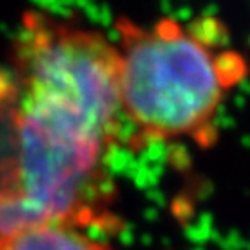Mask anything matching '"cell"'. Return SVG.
Returning a JSON list of instances; mask_svg holds the SVG:
<instances>
[{
	"label": "cell",
	"mask_w": 250,
	"mask_h": 250,
	"mask_svg": "<svg viewBox=\"0 0 250 250\" xmlns=\"http://www.w3.org/2000/svg\"><path fill=\"white\" fill-rule=\"evenodd\" d=\"M120 54L99 30L24 12L0 70V242L40 224L111 226L104 155L117 139Z\"/></svg>",
	"instance_id": "cell-1"
},
{
	"label": "cell",
	"mask_w": 250,
	"mask_h": 250,
	"mask_svg": "<svg viewBox=\"0 0 250 250\" xmlns=\"http://www.w3.org/2000/svg\"><path fill=\"white\" fill-rule=\"evenodd\" d=\"M212 24V18L115 21L122 115L143 139H208L224 99L245 80L247 59L215 37L221 28Z\"/></svg>",
	"instance_id": "cell-2"
},
{
	"label": "cell",
	"mask_w": 250,
	"mask_h": 250,
	"mask_svg": "<svg viewBox=\"0 0 250 250\" xmlns=\"http://www.w3.org/2000/svg\"><path fill=\"white\" fill-rule=\"evenodd\" d=\"M0 250H111L89 238L82 229L66 224H40L0 242Z\"/></svg>",
	"instance_id": "cell-3"
}]
</instances>
